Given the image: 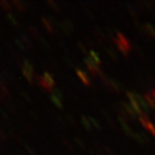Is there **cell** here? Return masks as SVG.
Returning <instances> with one entry per match:
<instances>
[{"instance_id": "obj_1", "label": "cell", "mask_w": 155, "mask_h": 155, "mask_svg": "<svg viewBox=\"0 0 155 155\" xmlns=\"http://www.w3.org/2000/svg\"><path fill=\"white\" fill-rule=\"evenodd\" d=\"M38 83L40 86H42L48 92L52 93L55 90V80L51 73L44 72L41 77L38 78Z\"/></svg>"}, {"instance_id": "obj_2", "label": "cell", "mask_w": 155, "mask_h": 155, "mask_svg": "<svg viewBox=\"0 0 155 155\" xmlns=\"http://www.w3.org/2000/svg\"><path fill=\"white\" fill-rule=\"evenodd\" d=\"M22 72H23V74H24V77L26 78L27 81H29L30 83L34 82V79H35L34 66H32V64L30 63V61H27V59H24V61H23Z\"/></svg>"}, {"instance_id": "obj_3", "label": "cell", "mask_w": 155, "mask_h": 155, "mask_svg": "<svg viewBox=\"0 0 155 155\" xmlns=\"http://www.w3.org/2000/svg\"><path fill=\"white\" fill-rule=\"evenodd\" d=\"M51 100L56 107L58 108H63V94L59 90L55 88L51 93Z\"/></svg>"}, {"instance_id": "obj_4", "label": "cell", "mask_w": 155, "mask_h": 155, "mask_svg": "<svg viewBox=\"0 0 155 155\" xmlns=\"http://www.w3.org/2000/svg\"><path fill=\"white\" fill-rule=\"evenodd\" d=\"M59 29H61L63 32H65V34L70 35V34H72V32H73L74 26H73V24H72V22H71V21H68V19H66V21H64V22L59 23Z\"/></svg>"}, {"instance_id": "obj_5", "label": "cell", "mask_w": 155, "mask_h": 155, "mask_svg": "<svg viewBox=\"0 0 155 155\" xmlns=\"http://www.w3.org/2000/svg\"><path fill=\"white\" fill-rule=\"evenodd\" d=\"M75 72H77L78 78L80 79V81L83 83V84L91 85V78H90V75H88V73H87L86 71L82 70V69H80V68H78L77 70H75Z\"/></svg>"}, {"instance_id": "obj_6", "label": "cell", "mask_w": 155, "mask_h": 155, "mask_svg": "<svg viewBox=\"0 0 155 155\" xmlns=\"http://www.w3.org/2000/svg\"><path fill=\"white\" fill-rule=\"evenodd\" d=\"M19 39H21V41L23 42V44H24V46L26 48V50H30V48H32V46H34V44H32V40L28 35H25V34L21 35Z\"/></svg>"}, {"instance_id": "obj_7", "label": "cell", "mask_w": 155, "mask_h": 155, "mask_svg": "<svg viewBox=\"0 0 155 155\" xmlns=\"http://www.w3.org/2000/svg\"><path fill=\"white\" fill-rule=\"evenodd\" d=\"M29 32H30V35H31L32 37H34L35 39H37V40H41L42 39V36L41 34H40V31H39L38 29H37V27L35 26H30L29 27Z\"/></svg>"}, {"instance_id": "obj_8", "label": "cell", "mask_w": 155, "mask_h": 155, "mask_svg": "<svg viewBox=\"0 0 155 155\" xmlns=\"http://www.w3.org/2000/svg\"><path fill=\"white\" fill-rule=\"evenodd\" d=\"M81 124L84 126V128L87 129V130H92V129H93V126H92V124H91L90 117L82 116V117H81Z\"/></svg>"}, {"instance_id": "obj_9", "label": "cell", "mask_w": 155, "mask_h": 155, "mask_svg": "<svg viewBox=\"0 0 155 155\" xmlns=\"http://www.w3.org/2000/svg\"><path fill=\"white\" fill-rule=\"evenodd\" d=\"M12 5L16 8V10H18V11H21V12H24L25 10H26V3L22 2V1H17V0H15V1L12 2Z\"/></svg>"}, {"instance_id": "obj_10", "label": "cell", "mask_w": 155, "mask_h": 155, "mask_svg": "<svg viewBox=\"0 0 155 155\" xmlns=\"http://www.w3.org/2000/svg\"><path fill=\"white\" fill-rule=\"evenodd\" d=\"M88 57H90L93 61H95L97 65H99V64H100V57L95 51H90V52H88Z\"/></svg>"}, {"instance_id": "obj_11", "label": "cell", "mask_w": 155, "mask_h": 155, "mask_svg": "<svg viewBox=\"0 0 155 155\" xmlns=\"http://www.w3.org/2000/svg\"><path fill=\"white\" fill-rule=\"evenodd\" d=\"M7 18H8V21L13 25V26H17V25H18V21H17V18L13 14H11V13H9V14L7 15Z\"/></svg>"}, {"instance_id": "obj_12", "label": "cell", "mask_w": 155, "mask_h": 155, "mask_svg": "<svg viewBox=\"0 0 155 155\" xmlns=\"http://www.w3.org/2000/svg\"><path fill=\"white\" fill-rule=\"evenodd\" d=\"M12 5V3L9 2V1H0V7L2 8L3 10H11Z\"/></svg>"}, {"instance_id": "obj_13", "label": "cell", "mask_w": 155, "mask_h": 155, "mask_svg": "<svg viewBox=\"0 0 155 155\" xmlns=\"http://www.w3.org/2000/svg\"><path fill=\"white\" fill-rule=\"evenodd\" d=\"M90 121H91V124H92V126H93V128L100 129V125L98 124V122H97L94 117H90Z\"/></svg>"}, {"instance_id": "obj_14", "label": "cell", "mask_w": 155, "mask_h": 155, "mask_svg": "<svg viewBox=\"0 0 155 155\" xmlns=\"http://www.w3.org/2000/svg\"><path fill=\"white\" fill-rule=\"evenodd\" d=\"M78 46H79V48H80V51L82 52L83 54H87V53H88V52H87L86 45H84V44H83L82 42H79V43H78Z\"/></svg>"}, {"instance_id": "obj_15", "label": "cell", "mask_w": 155, "mask_h": 155, "mask_svg": "<svg viewBox=\"0 0 155 155\" xmlns=\"http://www.w3.org/2000/svg\"><path fill=\"white\" fill-rule=\"evenodd\" d=\"M74 142L77 143L78 145H79V148H81V149H84V147H85V145H84V143H83L82 141L80 140V139H77V138H75V139H74Z\"/></svg>"}, {"instance_id": "obj_16", "label": "cell", "mask_w": 155, "mask_h": 155, "mask_svg": "<svg viewBox=\"0 0 155 155\" xmlns=\"http://www.w3.org/2000/svg\"><path fill=\"white\" fill-rule=\"evenodd\" d=\"M25 148L27 149V151H28V152L30 153V154H32V155H36V152H35V151L32 150V149L30 148V147H29V145H25Z\"/></svg>"}, {"instance_id": "obj_17", "label": "cell", "mask_w": 155, "mask_h": 155, "mask_svg": "<svg viewBox=\"0 0 155 155\" xmlns=\"http://www.w3.org/2000/svg\"><path fill=\"white\" fill-rule=\"evenodd\" d=\"M48 5H51L52 8H53L54 10H55V11H58V8H57V5H56L55 2H53V1H50V2H48Z\"/></svg>"}]
</instances>
